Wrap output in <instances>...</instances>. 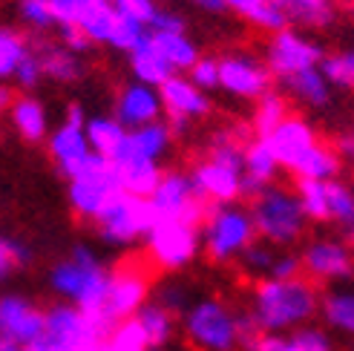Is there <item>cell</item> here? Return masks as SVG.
Here are the masks:
<instances>
[{
    "label": "cell",
    "mask_w": 354,
    "mask_h": 351,
    "mask_svg": "<svg viewBox=\"0 0 354 351\" xmlns=\"http://www.w3.org/2000/svg\"><path fill=\"white\" fill-rule=\"evenodd\" d=\"M320 288L306 276L297 279H257L245 311L262 334H291L317 320Z\"/></svg>",
    "instance_id": "obj_1"
},
{
    "label": "cell",
    "mask_w": 354,
    "mask_h": 351,
    "mask_svg": "<svg viewBox=\"0 0 354 351\" xmlns=\"http://www.w3.org/2000/svg\"><path fill=\"white\" fill-rule=\"evenodd\" d=\"M107 276L110 268L104 265L93 245L78 242L64 259L49 268V288L61 303L75 305L95 320L104 303V291H107Z\"/></svg>",
    "instance_id": "obj_2"
},
{
    "label": "cell",
    "mask_w": 354,
    "mask_h": 351,
    "mask_svg": "<svg viewBox=\"0 0 354 351\" xmlns=\"http://www.w3.org/2000/svg\"><path fill=\"white\" fill-rule=\"evenodd\" d=\"M245 207L251 214L257 239L274 245V248H297L306 242L311 225L297 202L294 187L274 182L248 196Z\"/></svg>",
    "instance_id": "obj_3"
},
{
    "label": "cell",
    "mask_w": 354,
    "mask_h": 351,
    "mask_svg": "<svg viewBox=\"0 0 354 351\" xmlns=\"http://www.w3.org/2000/svg\"><path fill=\"white\" fill-rule=\"evenodd\" d=\"M179 334L193 351H239L236 305L216 294H196L179 314Z\"/></svg>",
    "instance_id": "obj_4"
},
{
    "label": "cell",
    "mask_w": 354,
    "mask_h": 351,
    "mask_svg": "<svg viewBox=\"0 0 354 351\" xmlns=\"http://www.w3.org/2000/svg\"><path fill=\"white\" fill-rule=\"evenodd\" d=\"M199 239H202V254L214 265H222V268L236 265L242 251L257 239L245 202L207 205L205 216L199 222Z\"/></svg>",
    "instance_id": "obj_5"
},
{
    "label": "cell",
    "mask_w": 354,
    "mask_h": 351,
    "mask_svg": "<svg viewBox=\"0 0 354 351\" xmlns=\"http://www.w3.org/2000/svg\"><path fill=\"white\" fill-rule=\"evenodd\" d=\"M150 271L141 262H124V265L110 268L107 291H104V303L95 317V325L107 334V331L124 320H133L136 311L150 300Z\"/></svg>",
    "instance_id": "obj_6"
},
{
    "label": "cell",
    "mask_w": 354,
    "mask_h": 351,
    "mask_svg": "<svg viewBox=\"0 0 354 351\" xmlns=\"http://www.w3.org/2000/svg\"><path fill=\"white\" fill-rule=\"evenodd\" d=\"M104 331L90 314L69 303L44 308V334L26 351H98Z\"/></svg>",
    "instance_id": "obj_7"
},
{
    "label": "cell",
    "mask_w": 354,
    "mask_h": 351,
    "mask_svg": "<svg viewBox=\"0 0 354 351\" xmlns=\"http://www.w3.org/2000/svg\"><path fill=\"white\" fill-rule=\"evenodd\" d=\"M118 193H124V190L118 184V173H115L113 162L104 159V155H95V153L90 155V162L66 182L69 207H73V214L86 225H93Z\"/></svg>",
    "instance_id": "obj_8"
},
{
    "label": "cell",
    "mask_w": 354,
    "mask_h": 351,
    "mask_svg": "<svg viewBox=\"0 0 354 351\" xmlns=\"http://www.w3.org/2000/svg\"><path fill=\"white\" fill-rule=\"evenodd\" d=\"M141 242H145L150 265L165 274H179L202 256V239L196 225L156 219Z\"/></svg>",
    "instance_id": "obj_9"
},
{
    "label": "cell",
    "mask_w": 354,
    "mask_h": 351,
    "mask_svg": "<svg viewBox=\"0 0 354 351\" xmlns=\"http://www.w3.org/2000/svg\"><path fill=\"white\" fill-rule=\"evenodd\" d=\"M156 222V214L147 199L130 196V193H118V196L104 207V214L93 222L95 234L101 242L113 245V248H133L147 236V231Z\"/></svg>",
    "instance_id": "obj_10"
},
{
    "label": "cell",
    "mask_w": 354,
    "mask_h": 351,
    "mask_svg": "<svg viewBox=\"0 0 354 351\" xmlns=\"http://www.w3.org/2000/svg\"><path fill=\"white\" fill-rule=\"evenodd\" d=\"M326 55V46L314 38V35H306L299 29H279L274 35H268V44H265V69L271 73L274 81H286L297 73H306V69H314L320 64V58Z\"/></svg>",
    "instance_id": "obj_11"
},
{
    "label": "cell",
    "mask_w": 354,
    "mask_h": 351,
    "mask_svg": "<svg viewBox=\"0 0 354 351\" xmlns=\"http://www.w3.org/2000/svg\"><path fill=\"white\" fill-rule=\"evenodd\" d=\"M299 254V265L303 276L317 288L326 285H340L351 279L354 271V256H351V242L343 236H311L303 242Z\"/></svg>",
    "instance_id": "obj_12"
},
{
    "label": "cell",
    "mask_w": 354,
    "mask_h": 351,
    "mask_svg": "<svg viewBox=\"0 0 354 351\" xmlns=\"http://www.w3.org/2000/svg\"><path fill=\"white\" fill-rule=\"evenodd\" d=\"M147 202L153 207L156 219L185 222V225H196V227H199L205 207H207L196 196V190L190 184V176L185 170H165Z\"/></svg>",
    "instance_id": "obj_13"
},
{
    "label": "cell",
    "mask_w": 354,
    "mask_h": 351,
    "mask_svg": "<svg viewBox=\"0 0 354 351\" xmlns=\"http://www.w3.org/2000/svg\"><path fill=\"white\" fill-rule=\"evenodd\" d=\"M219 64V90L239 101H257L268 90H274V78L265 69L262 58L251 55V52L234 49L227 55L216 58Z\"/></svg>",
    "instance_id": "obj_14"
},
{
    "label": "cell",
    "mask_w": 354,
    "mask_h": 351,
    "mask_svg": "<svg viewBox=\"0 0 354 351\" xmlns=\"http://www.w3.org/2000/svg\"><path fill=\"white\" fill-rule=\"evenodd\" d=\"M49 9H52L55 29L75 26L90 44L107 46L115 26L113 0H49Z\"/></svg>",
    "instance_id": "obj_15"
},
{
    "label": "cell",
    "mask_w": 354,
    "mask_h": 351,
    "mask_svg": "<svg viewBox=\"0 0 354 351\" xmlns=\"http://www.w3.org/2000/svg\"><path fill=\"white\" fill-rule=\"evenodd\" d=\"M44 334V308L26 294H0V340L21 345L24 351Z\"/></svg>",
    "instance_id": "obj_16"
},
{
    "label": "cell",
    "mask_w": 354,
    "mask_h": 351,
    "mask_svg": "<svg viewBox=\"0 0 354 351\" xmlns=\"http://www.w3.org/2000/svg\"><path fill=\"white\" fill-rule=\"evenodd\" d=\"M190 184L205 205H227L242 202V170L222 164L202 155V159L187 170Z\"/></svg>",
    "instance_id": "obj_17"
},
{
    "label": "cell",
    "mask_w": 354,
    "mask_h": 351,
    "mask_svg": "<svg viewBox=\"0 0 354 351\" xmlns=\"http://www.w3.org/2000/svg\"><path fill=\"white\" fill-rule=\"evenodd\" d=\"M265 144H268L271 155L277 159L279 170H288L303 159V155L320 142V133H317V127L311 124L308 118L297 115V113H288L286 118L279 121V124L262 138Z\"/></svg>",
    "instance_id": "obj_18"
},
{
    "label": "cell",
    "mask_w": 354,
    "mask_h": 351,
    "mask_svg": "<svg viewBox=\"0 0 354 351\" xmlns=\"http://www.w3.org/2000/svg\"><path fill=\"white\" fill-rule=\"evenodd\" d=\"M173 133L167 127L165 118L158 121H150L145 127H136V130H127L121 138L118 150L110 155L113 164H121V162H153V164H162L170 150H173Z\"/></svg>",
    "instance_id": "obj_19"
},
{
    "label": "cell",
    "mask_w": 354,
    "mask_h": 351,
    "mask_svg": "<svg viewBox=\"0 0 354 351\" xmlns=\"http://www.w3.org/2000/svg\"><path fill=\"white\" fill-rule=\"evenodd\" d=\"M158 101L167 118H179V121H202L214 110V101L207 93H202L199 86H193L187 75H170L162 86H156Z\"/></svg>",
    "instance_id": "obj_20"
},
{
    "label": "cell",
    "mask_w": 354,
    "mask_h": 351,
    "mask_svg": "<svg viewBox=\"0 0 354 351\" xmlns=\"http://www.w3.org/2000/svg\"><path fill=\"white\" fill-rule=\"evenodd\" d=\"M110 115L124 130H136V127L150 124V121L165 118V110H162V101H158V93L153 90V86L130 81L127 86H121Z\"/></svg>",
    "instance_id": "obj_21"
},
{
    "label": "cell",
    "mask_w": 354,
    "mask_h": 351,
    "mask_svg": "<svg viewBox=\"0 0 354 351\" xmlns=\"http://www.w3.org/2000/svg\"><path fill=\"white\" fill-rule=\"evenodd\" d=\"M274 3L291 29L306 35L331 29L340 17V0H274Z\"/></svg>",
    "instance_id": "obj_22"
},
{
    "label": "cell",
    "mask_w": 354,
    "mask_h": 351,
    "mask_svg": "<svg viewBox=\"0 0 354 351\" xmlns=\"http://www.w3.org/2000/svg\"><path fill=\"white\" fill-rule=\"evenodd\" d=\"M46 150L52 155V162H55V170L64 176L69 182L73 176L90 162V144H86L84 138V130L81 127H69V124H61L55 130H49L46 135Z\"/></svg>",
    "instance_id": "obj_23"
},
{
    "label": "cell",
    "mask_w": 354,
    "mask_h": 351,
    "mask_svg": "<svg viewBox=\"0 0 354 351\" xmlns=\"http://www.w3.org/2000/svg\"><path fill=\"white\" fill-rule=\"evenodd\" d=\"M317 317L323 328L334 337H351L354 331V294L346 283L320 288V303H317Z\"/></svg>",
    "instance_id": "obj_24"
},
{
    "label": "cell",
    "mask_w": 354,
    "mask_h": 351,
    "mask_svg": "<svg viewBox=\"0 0 354 351\" xmlns=\"http://www.w3.org/2000/svg\"><path fill=\"white\" fill-rule=\"evenodd\" d=\"M279 176V164L271 155L268 144L262 138H251L245 144V153H242V199L254 196L257 190L268 187L277 182Z\"/></svg>",
    "instance_id": "obj_25"
},
{
    "label": "cell",
    "mask_w": 354,
    "mask_h": 351,
    "mask_svg": "<svg viewBox=\"0 0 354 351\" xmlns=\"http://www.w3.org/2000/svg\"><path fill=\"white\" fill-rule=\"evenodd\" d=\"M35 55H38L44 81H55V84H75L84 78V61L75 52L64 49L58 41H38L32 44Z\"/></svg>",
    "instance_id": "obj_26"
},
{
    "label": "cell",
    "mask_w": 354,
    "mask_h": 351,
    "mask_svg": "<svg viewBox=\"0 0 354 351\" xmlns=\"http://www.w3.org/2000/svg\"><path fill=\"white\" fill-rule=\"evenodd\" d=\"M9 121L15 133L24 138L26 144H41L49 135V115L41 98H35L29 93L15 95L12 107H9Z\"/></svg>",
    "instance_id": "obj_27"
},
{
    "label": "cell",
    "mask_w": 354,
    "mask_h": 351,
    "mask_svg": "<svg viewBox=\"0 0 354 351\" xmlns=\"http://www.w3.org/2000/svg\"><path fill=\"white\" fill-rule=\"evenodd\" d=\"M343 167H346V162L340 159V153L334 150V144L320 138V142L291 167V176H294V182H331V179H340Z\"/></svg>",
    "instance_id": "obj_28"
},
{
    "label": "cell",
    "mask_w": 354,
    "mask_h": 351,
    "mask_svg": "<svg viewBox=\"0 0 354 351\" xmlns=\"http://www.w3.org/2000/svg\"><path fill=\"white\" fill-rule=\"evenodd\" d=\"M127 64H130L133 81L147 84V86H153V90H156V86H162V84L173 75V69L167 66L165 55H162V52H158V46L153 44L150 32L127 52Z\"/></svg>",
    "instance_id": "obj_29"
},
{
    "label": "cell",
    "mask_w": 354,
    "mask_h": 351,
    "mask_svg": "<svg viewBox=\"0 0 354 351\" xmlns=\"http://www.w3.org/2000/svg\"><path fill=\"white\" fill-rule=\"evenodd\" d=\"M282 95L297 101L299 107H308V110H326L331 107L334 101V90L326 84V78L320 75V69H306V73H297L291 78L282 81Z\"/></svg>",
    "instance_id": "obj_30"
},
{
    "label": "cell",
    "mask_w": 354,
    "mask_h": 351,
    "mask_svg": "<svg viewBox=\"0 0 354 351\" xmlns=\"http://www.w3.org/2000/svg\"><path fill=\"white\" fill-rule=\"evenodd\" d=\"M136 325L141 328L147 345L150 348H162V345H170L176 337H179V317L170 314L165 305H158L153 300H147L136 311Z\"/></svg>",
    "instance_id": "obj_31"
},
{
    "label": "cell",
    "mask_w": 354,
    "mask_h": 351,
    "mask_svg": "<svg viewBox=\"0 0 354 351\" xmlns=\"http://www.w3.org/2000/svg\"><path fill=\"white\" fill-rule=\"evenodd\" d=\"M150 38L158 46V52L165 55L167 66L173 69V75H185L187 69L196 64V58L202 55L199 44L193 41L187 32H150Z\"/></svg>",
    "instance_id": "obj_32"
},
{
    "label": "cell",
    "mask_w": 354,
    "mask_h": 351,
    "mask_svg": "<svg viewBox=\"0 0 354 351\" xmlns=\"http://www.w3.org/2000/svg\"><path fill=\"white\" fill-rule=\"evenodd\" d=\"M222 3H225V12H234L236 17L257 26L259 32L274 35V32L288 26L274 0H222Z\"/></svg>",
    "instance_id": "obj_33"
},
{
    "label": "cell",
    "mask_w": 354,
    "mask_h": 351,
    "mask_svg": "<svg viewBox=\"0 0 354 351\" xmlns=\"http://www.w3.org/2000/svg\"><path fill=\"white\" fill-rule=\"evenodd\" d=\"M113 167L118 173L121 190L130 193V196H138V199H150V193L156 190L158 179H162V173H165L162 164H153V162H121Z\"/></svg>",
    "instance_id": "obj_34"
},
{
    "label": "cell",
    "mask_w": 354,
    "mask_h": 351,
    "mask_svg": "<svg viewBox=\"0 0 354 351\" xmlns=\"http://www.w3.org/2000/svg\"><path fill=\"white\" fill-rule=\"evenodd\" d=\"M326 205H328V222L340 227L343 239L351 242V227H354V190L343 179L326 182Z\"/></svg>",
    "instance_id": "obj_35"
},
{
    "label": "cell",
    "mask_w": 354,
    "mask_h": 351,
    "mask_svg": "<svg viewBox=\"0 0 354 351\" xmlns=\"http://www.w3.org/2000/svg\"><path fill=\"white\" fill-rule=\"evenodd\" d=\"M124 130L113 115H86L84 121V138L90 150L95 155H104V159H110V155L118 150L121 138H124Z\"/></svg>",
    "instance_id": "obj_36"
},
{
    "label": "cell",
    "mask_w": 354,
    "mask_h": 351,
    "mask_svg": "<svg viewBox=\"0 0 354 351\" xmlns=\"http://www.w3.org/2000/svg\"><path fill=\"white\" fill-rule=\"evenodd\" d=\"M288 113H291L288 98L282 95L279 90H268L265 95H259L254 101V118H251V127L248 130H251L254 138H265Z\"/></svg>",
    "instance_id": "obj_37"
},
{
    "label": "cell",
    "mask_w": 354,
    "mask_h": 351,
    "mask_svg": "<svg viewBox=\"0 0 354 351\" xmlns=\"http://www.w3.org/2000/svg\"><path fill=\"white\" fill-rule=\"evenodd\" d=\"M32 41L24 32H17L12 26H0V84H6L15 78L21 61L29 55Z\"/></svg>",
    "instance_id": "obj_38"
},
{
    "label": "cell",
    "mask_w": 354,
    "mask_h": 351,
    "mask_svg": "<svg viewBox=\"0 0 354 351\" xmlns=\"http://www.w3.org/2000/svg\"><path fill=\"white\" fill-rule=\"evenodd\" d=\"M320 75L331 90H351L354 86V52L351 49H337V52H326L317 64Z\"/></svg>",
    "instance_id": "obj_39"
},
{
    "label": "cell",
    "mask_w": 354,
    "mask_h": 351,
    "mask_svg": "<svg viewBox=\"0 0 354 351\" xmlns=\"http://www.w3.org/2000/svg\"><path fill=\"white\" fill-rule=\"evenodd\" d=\"M32 265V248L17 236L0 234V288H3L15 274H21Z\"/></svg>",
    "instance_id": "obj_40"
},
{
    "label": "cell",
    "mask_w": 354,
    "mask_h": 351,
    "mask_svg": "<svg viewBox=\"0 0 354 351\" xmlns=\"http://www.w3.org/2000/svg\"><path fill=\"white\" fill-rule=\"evenodd\" d=\"M196 296V291H193L185 279H179V276H167V279H162L158 285H153V291H150V300L153 303H158V305H165L170 314H179L190 305V300Z\"/></svg>",
    "instance_id": "obj_41"
},
{
    "label": "cell",
    "mask_w": 354,
    "mask_h": 351,
    "mask_svg": "<svg viewBox=\"0 0 354 351\" xmlns=\"http://www.w3.org/2000/svg\"><path fill=\"white\" fill-rule=\"evenodd\" d=\"M297 202L303 207L308 225H326L328 222V205H326V182H294Z\"/></svg>",
    "instance_id": "obj_42"
},
{
    "label": "cell",
    "mask_w": 354,
    "mask_h": 351,
    "mask_svg": "<svg viewBox=\"0 0 354 351\" xmlns=\"http://www.w3.org/2000/svg\"><path fill=\"white\" fill-rule=\"evenodd\" d=\"M277 251H279V248H274V245L262 242V239H254V242L242 251V256L236 259V268H239L248 279H254V283H257V279H265V276H268V268H271Z\"/></svg>",
    "instance_id": "obj_43"
},
{
    "label": "cell",
    "mask_w": 354,
    "mask_h": 351,
    "mask_svg": "<svg viewBox=\"0 0 354 351\" xmlns=\"http://www.w3.org/2000/svg\"><path fill=\"white\" fill-rule=\"evenodd\" d=\"M147 348L150 345L145 334H141V328L136 325V320H124L104 334L98 351H147Z\"/></svg>",
    "instance_id": "obj_44"
},
{
    "label": "cell",
    "mask_w": 354,
    "mask_h": 351,
    "mask_svg": "<svg viewBox=\"0 0 354 351\" xmlns=\"http://www.w3.org/2000/svg\"><path fill=\"white\" fill-rule=\"evenodd\" d=\"M17 17H21V23L35 35H46L55 29L49 0H17Z\"/></svg>",
    "instance_id": "obj_45"
},
{
    "label": "cell",
    "mask_w": 354,
    "mask_h": 351,
    "mask_svg": "<svg viewBox=\"0 0 354 351\" xmlns=\"http://www.w3.org/2000/svg\"><path fill=\"white\" fill-rule=\"evenodd\" d=\"M150 29L147 26H141V23H136V21H130V17H121V15H115V26H113V35H110V41H107V46L110 49H115V52H127L145 38Z\"/></svg>",
    "instance_id": "obj_46"
},
{
    "label": "cell",
    "mask_w": 354,
    "mask_h": 351,
    "mask_svg": "<svg viewBox=\"0 0 354 351\" xmlns=\"http://www.w3.org/2000/svg\"><path fill=\"white\" fill-rule=\"evenodd\" d=\"M291 337L297 340V345L303 348V351H337V337L331 334V331H326L323 325H317V323H308L303 328H297L291 331Z\"/></svg>",
    "instance_id": "obj_47"
},
{
    "label": "cell",
    "mask_w": 354,
    "mask_h": 351,
    "mask_svg": "<svg viewBox=\"0 0 354 351\" xmlns=\"http://www.w3.org/2000/svg\"><path fill=\"white\" fill-rule=\"evenodd\" d=\"M185 75H187V81L193 86H199V90L207 93V95L214 90H219V64H216V55H199L196 64H193Z\"/></svg>",
    "instance_id": "obj_48"
},
{
    "label": "cell",
    "mask_w": 354,
    "mask_h": 351,
    "mask_svg": "<svg viewBox=\"0 0 354 351\" xmlns=\"http://www.w3.org/2000/svg\"><path fill=\"white\" fill-rule=\"evenodd\" d=\"M113 9H115V15L130 17V21L150 29L153 17L158 12V0H113Z\"/></svg>",
    "instance_id": "obj_49"
},
{
    "label": "cell",
    "mask_w": 354,
    "mask_h": 351,
    "mask_svg": "<svg viewBox=\"0 0 354 351\" xmlns=\"http://www.w3.org/2000/svg\"><path fill=\"white\" fill-rule=\"evenodd\" d=\"M303 276V265H299V254L294 248H279L271 268H268V276L265 279H297Z\"/></svg>",
    "instance_id": "obj_50"
},
{
    "label": "cell",
    "mask_w": 354,
    "mask_h": 351,
    "mask_svg": "<svg viewBox=\"0 0 354 351\" xmlns=\"http://www.w3.org/2000/svg\"><path fill=\"white\" fill-rule=\"evenodd\" d=\"M12 81L21 86L24 93H32L35 86L44 81V73H41V64H38V55H35V49H29V55L21 61V66H17V73H15Z\"/></svg>",
    "instance_id": "obj_51"
},
{
    "label": "cell",
    "mask_w": 354,
    "mask_h": 351,
    "mask_svg": "<svg viewBox=\"0 0 354 351\" xmlns=\"http://www.w3.org/2000/svg\"><path fill=\"white\" fill-rule=\"evenodd\" d=\"M150 32H187V17L170 6H158L150 23Z\"/></svg>",
    "instance_id": "obj_52"
},
{
    "label": "cell",
    "mask_w": 354,
    "mask_h": 351,
    "mask_svg": "<svg viewBox=\"0 0 354 351\" xmlns=\"http://www.w3.org/2000/svg\"><path fill=\"white\" fill-rule=\"evenodd\" d=\"M55 35H58V44H61L64 49H69V52H75V55H86V52H90V46H93V44L81 35V29H75V26H58Z\"/></svg>",
    "instance_id": "obj_53"
},
{
    "label": "cell",
    "mask_w": 354,
    "mask_h": 351,
    "mask_svg": "<svg viewBox=\"0 0 354 351\" xmlns=\"http://www.w3.org/2000/svg\"><path fill=\"white\" fill-rule=\"evenodd\" d=\"M254 351H303L291 334H259Z\"/></svg>",
    "instance_id": "obj_54"
},
{
    "label": "cell",
    "mask_w": 354,
    "mask_h": 351,
    "mask_svg": "<svg viewBox=\"0 0 354 351\" xmlns=\"http://www.w3.org/2000/svg\"><path fill=\"white\" fill-rule=\"evenodd\" d=\"M86 113L84 110V104L81 101H73V104H66V113H64V124H69V127H81L84 130V121H86Z\"/></svg>",
    "instance_id": "obj_55"
},
{
    "label": "cell",
    "mask_w": 354,
    "mask_h": 351,
    "mask_svg": "<svg viewBox=\"0 0 354 351\" xmlns=\"http://www.w3.org/2000/svg\"><path fill=\"white\" fill-rule=\"evenodd\" d=\"M187 3H190L193 9L205 12V15H227V12H225V3H222V0H187Z\"/></svg>",
    "instance_id": "obj_56"
},
{
    "label": "cell",
    "mask_w": 354,
    "mask_h": 351,
    "mask_svg": "<svg viewBox=\"0 0 354 351\" xmlns=\"http://www.w3.org/2000/svg\"><path fill=\"white\" fill-rule=\"evenodd\" d=\"M334 150L340 153L343 162H351V155H354V135L351 133H343L337 142H334Z\"/></svg>",
    "instance_id": "obj_57"
},
{
    "label": "cell",
    "mask_w": 354,
    "mask_h": 351,
    "mask_svg": "<svg viewBox=\"0 0 354 351\" xmlns=\"http://www.w3.org/2000/svg\"><path fill=\"white\" fill-rule=\"evenodd\" d=\"M12 101H15V90H12L9 84H0V115H3V113H9Z\"/></svg>",
    "instance_id": "obj_58"
},
{
    "label": "cell",
    "mask_w": 354,
    "mask_h": 351,
    "mask_svg": "<svg viewBox=\"0 0 354 351\" xmlns=\"http://www.w3.org/2000/svg\"><path fill=\"white\" fill-rule=\"evenodd\" d=\"M0 351H24V348H21V345H15V343H6V340H3V345H0Z\"/></svg>",
    "instance_id": "obj_59"
},
{
    "label": "cell",
    "mask_w": 354,
    "mask_h": 351,
    "mask_svg": "<svg viewBox=\"0 0 354 351\" xmlns=\"http://www.w3.org/2000/svg\"><path fill=\"white\" fill-rule=\"evenodd\" d=\"M147 351H173L170 345H162V348H147Z\"/></svg>",
    "instance_id": "obj_60"
},
{
    "label": "cell",
    "mask_w": 354,
    "mask_h": 351,
    "mask_svg": "<svg viewBox=\"0 0 354 351\" xmlns=\"http://www.w3.org/2000/svg\"><path fill=\"white\" fill-rule=\"evenodd\" d=\"M0 345H3V340H0Z\"/></svg>",
    "instance_id": "obj_61"
}]
</instances>
